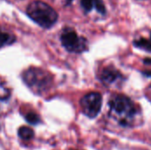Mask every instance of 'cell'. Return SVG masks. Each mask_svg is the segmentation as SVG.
Returning a JSON list of instances; mask_svg holds the SVG:
<instances>
[{
    "label": "cell",
    "mask_w": 151,
    "mask_h": 150,
    "mask_svg": "<svg viewBox=\"0 0 151 150\" xmlns=\"http://www.w3.org/2000/svg\"><path fill=\"white\" fill-rule=\"evenodd\" d=\"M15 41L16 38L12 34H10L6 32H0V48L6 45H11Z\"/></svg>",
    "instance_id": "obj_8"
},
{
    "label": "cell",
    "mask_w": 151,
    "mask_h": 150,
    "mask_svg": "<svg viewBox=\"0 0 151 150\" xmlns=\"http://www.w3.org/2000/svg\"><path fill=\"white\" fill-rule=\"evenodd\" d=\"M23 81L34 92L39 94L50 88L52 77L50 72L37 67H30L22 73Z\"/></svg>",
    "instance_id": "obj_2"
},
{
    "label": "cell",
    "mask_w": 151,
    "mask_h": 150,
    "mask_svg": "<svg viewBox=\"0 0 151 150\" xmlns=\"http://www.w3.org/2000/svg\"><path fill=\"white\" fill-rule=\"evenodd\" d=\"M134 43L136 47H139L141 49H144L146 50L151 51V42L150 41H148L147 39L142 38L138 41H134Z\"/></svg>",
    "instance_id": "obj_9"
},
{
    "label": "cell",
    "mask_w": 151,
    "mask_h": 150,
    "mask_svg": "<svg viewBox=\"0 0 151 150\" xmlns=\"http://www.w3.org/2000/svg\"><path fill=\"white\" fill-rule=\"evenodd\" d=\"M28 17L44 28H50L58 20V13L48 4L42 1H34L27 8Z\"/></svg>",
    "instance_id": "obj_1"
},
{
    "label": "cell",
    "mask_w": 151,
    "mask_h": 150,
    "mask_svg": "<svg viewBox=\"0 0 151 150\" xmlns=\"http://www.w3.org/2000/svg\"><path fill=\"white\" fill-rule=\"evenodd\" d=\"M18 135L23 141H30L31 139H33L35 133L31 128L27 126H22L19 129Z\"/></svg>",
    "instance_id": "obj_7"
},
{
    "label": "cell",
    "mask_w": 151,
    "mask_h": 150,
    "mask_svg": "<svg viewBox=\"0 0 151 150\" xmlns=\"http://www.w3.org/2000/svg\"><path fill=\"white\" fill-rule=\"evenodd\" d=\"M150 39H151V34H150Z\"/></svg>",
    "instance_id": "obj_16"
},
{
    "label": "cell",
    "mask_w": 151,
    "mask_h": 150,
    "mask_svg": "<svg viewBox=\"0 0 151 150\" xmlns=\"http://www.w3.org/2000/svg\"><path fill=\"white\" fill-rule=\"evenodd\" d=\"M10 97V92L7 88L0 86V103L5 102Z\"/></svg>",
    "instance_id": "obj_12"
},
{
    "label": "cell",
    "mask_w": 151,
    "mask_h": 150,
    "mask_svg": "<svg viewBox=\"0 0 151 150\" xmlns=\"http://www.w3.org/2000/svg\"><path fill=\"white\" fill-rule=\"evenodd\" d=\"M61 42L63 46L71 52L81 53L88 49V42L85 38L79 37L73 29H65L61 34Z\"/></svg>",
    "instance_id": "obj_4"
},
{
    "label": "cell",
    "mask_w": 151,
    "mask_h": 150,
    "mask_svg": "<svg viewBox=\"0 0 151 150\" xmlns=\"http://www.w3.org/2000/svg\"><path fill=\"white\" fill-rule=\"evenodd\" d=\"M81 4L86 11H90L94 8V0H81Z\"/></svg>",
    "instance_id": "obj_13"
},
{
    "label": "cell",
    "mask_w": 151,
    "mask_h": 150,
    "mask_svg": "<svg viewBox=\"0 0 151 150\" xmlns=\"http://www.w3.org/2000/svg\"><path fill=\"white\" fill-rule=\"evenodd\" d=\"M119 72L111 68H106L102 72V80L106 83H112L118 78Z\"/></svg>",
    "instance_id": "obj_6"
},
{
    "label": "cell",
    "mask_w": 151,
    "mask_h": 150,
    "mask_svg": "<svg viewBox=\"0 0 151 150\" xmlns=\"http://www.w3.org/2000/svg\"><path fill=\"white\" fill-rule=\"evenodd\" d=\"M143 63H144L145 65H151V58H150V57L145 58V59L143 60Z\"/></svg>",
    "instance_id": "obj_14"
},
{
    "label": "cell",
    "mask_w": 151,
    "mask_h": 150,
    "mask_svg": "<svg viewBox=\"0 0 151 150\" xmlns=\"http://www.w3.org/2000/svg\"><path fill=\"white\" fill-rule=\"evenodd\" d=\"M111 111L120 117L119 124L122 126H130V118L136 114V109L132 101L125 95H117L109 102Z\"/></svg>",
    "instance_id": "obj_3"
},
{
    "label": "cell",
    "mask_w": 151,
    "mask_h": 150,
    "mask_svg": "<svg viewBox=\"0 0 151 150\" xmlns=\"http://www.w3.org/2000/svg\"><path fill=\"white\" fill-rule=\"evenodd\" d=\"M142 73H143L144 75L148 76V77H151V71H143Z\"/></svg>",
    "instance_id": "obj_15"
},
{
    "label": "cell",
    "mask_w": 151,
    "mask_h": 150,
    "mask_svg": "<svg viewBox=\"0 0 151 150\" xmlns=\"http://www.w3.org/2000/svg\"><path fill=\"white\" fill-rule=\"evenodd\" d=\"M94 7L96 8V10L102 14H104L106 10H105V6L103 3L102 0H94Z\"/></svg>",
    "instance_id": "obj_11"
},
{
    "label": "cell",
    "mask_w": 151,
    "mask_h": 150,
    "mask_svg": "<svg viewBox=\"0 0 151 150\" xmlns=\"http://www.w3.org/2000/svg\"><path fill=\"white\" fill-rule=\"evenodd\" d=\"M25 118L27 120V122H28L30 125H37L41 122V119L39 118V116L34 112H28L26 116H25Z\"/></svg>",
    "instance_id": "obj_10"
},
{
    "label": "cell",
    "mask_w": 151,
    "mask_h": 150,
    "mask_svg": "<svg viewBox=\"0 0 151 150\" xmlns=\"http://www.w3.org/2000/svg\"><path fill=\"white\" fill-rule=\"evenodd\" d=\"M81 106L83 113L90 118H96L102 108V95L99 93L92 92L84 95L81 100Z\"/></svg>",
    "instance_id": "obj_5"
}]
</instances>
